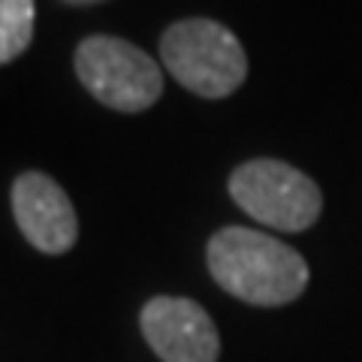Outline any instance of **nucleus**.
<instances>
[{
    "label": "nucleus",
    "instance_id": "obj_4",
    "mask_svg": "<svg viewBox=\"0 0 362 362\" xmlns=\"http://www.w3.org/2000/svg\"><path fill=\"white\" fill-rule=\"evenodd\" d=\"M226 187L245 214L281 233L308 230L323 211V194L317 181L275 157H257L235 166Z\"/></svg>",
    "mask_w": 362,
    "mask_h": 362
},
{
    "label": "nucleus",
    "instance_id": "obj_3",
    "mask_svg": "<svg viewBox=\"0 0 362 362\" xmlns=\"http://www.w3.org/2000/svg\"><path fill=\"white\" fill-rule=\"evenodd\" d=\"M76 76L97 103L124 115L151 109L163 97L160 64L121 37H85L76 49Z\"/></svg>",
    "mask_w": 362,
    "mask_h": 362
},
{
    "label": "nucleus",
    "instance_id": "obj_2",
    "mask_svg": "<svg viewBox=\"0 0 362 362\" xmlns=\"http://www.w3.org/2000/svg\"><path fill=\"white\" fill-rule=\"evenodd\" d=\"M160 64L181 88L206 100L235 94L247 78V54L239 37L214 18H185L160 37Z\"/></svg>",
    "mask_w": 362,
    "mask_h": 362
},
{
    "label": "nucleus",
    "instance_id": "obj_5",
    "mask_svg": "<svg viewBox=\"0 0 362 362\" xmlns=\"http://www.w3.org/2000/svg\"><path fill=\"white\" fill-rule=\"evenodd\" d=\"M139 329L163 362H218L221 335L209 311L185 296H154L142 305Z\"/></svg>",
    "mask_w": 362,
    "mask_h": 362
},
{
    "label": "nucleus",
    "instance_id": "obj_7",
    "mask_svg": "<svg viewBox=\"0 0 362 362\" xmlns=\"http://www.w3.org/2000/svg\"><path fill=\"white\" fill-rule=\"evenodd\" d=\"M33 0H0V66L13 64L33 40Z\"/></svg>",
    "mask_w": 362,
    "mask_h": 362
},
{
    "label": "nucleus",
    "instance_id": "obj_6",
    "mask_svg": "<svg viewBox=\"0 0 362 362\" xmlns=\"http://www.w3.org/2000/svg\"><path fill=\"white\" fill-rule=\"evenodd\" d=\"M13 218L40 254L61 257L78 239V218L66 190L45 173H21L9 190Z\"/></svg>",
    "mask_w": 362,
    "mask_h": 362
},
{
    "label": "nucleus",
    "instance_id": "obj_8",
    "mask_svg": "<svg viewBox=\"0 0 362 362\" xmlns=\"http://www.w3.org/2000/svg\"><path fill=\"white\" fill-rule=\"evenodd\" d=\"M73 4H85V0H73Z\"/></svg>",
    "mask_w": 362,
    "mask_h": 362
},
{
    "label": "nucleus",
    "instance_id": "obj_1",
    "mask_svg": "<svg viewBox=\"0 0 362 362\" xmlns=\"http://www.w3.org/2000/svg\"><path fill=\"white\" fill-rule=\"evenodd\" d=\"M206 263L218 287L257 308H278L299 299L311 269L296 247L247 226H223L211 235Z\"/></svg>",
    "mask_w": 362,
    "mask_h": 362
}]
</instances>
